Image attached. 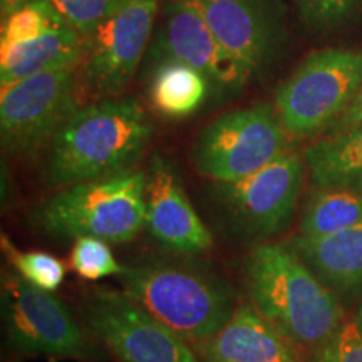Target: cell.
Returning a JSON list of instances; mask_svg holds the SVG:
<instances>
[{
  "mask_svg": "<svg viewBox=\"0 0 362 362\" xmlns=\"http://www.w3.org/2000/svg\"><path fill=\"white\" fill-rule=\"evenodd\" d=\"M79 104L78 67L30 76L0 89V141L7 155L34 156Z\"/></svg>",
  "mask_w": 362,
  "mask_h": 362,
  "instance_id": "obj_9",
  "label": "cell"
},
{
  "mask_svg": "<svg viewBox=\"0 0 362 362\" xmlns=\"http://www.w3.org/2000/svg\"><path fill=\"white\" fill-rule=\"evenodd\" d=\"M362 88V49L310 54L280 86L274 107L292 138H312L341 119Z\"/></svg>",
  "mask_w": 362,
  "mask_h": 362,
  "instance_id": "obj_5",
  "label": "cell"
},
{
  "mask_svg": "<svg viewBox=\"0 0 362 362\" xmlns=\"http://www.w3.org/2000/svg\"><path fill=\"white\" fill-rule=\"evenodd\" d=\"M111 243L94 237L74 238L71 250V269L86 280H101L111 275H119L123 265L112 255Z\"/></svg>",
  "mask_w": 362,
  "mask_h": 362,
  "instance_id": "obj_23",
  "label": "cell"
},
{
  "mask_svg": "<svg viewBox=\"0 0 362 362\" xmlns=\"http://www.w3.org/2000/svg\"><path fill=\"white\" fill-rule=\"evenodd\" d=\"M84 45L83 35L62 22L37 40L0 49V89L45 71L79 67Z\"/></svg>",
  "mask_w": 362,
  "mask_h": 362,
  "instance_id": "obj_17",
  "label": "cell"
},
{
  "mask_svg": "<svg viewBox=\"0 0 362 362\" xmlns=\"http://www.w3.org/2000/svg\"><path fill=\"white\" fill-rule=\"evenodd\" d=\"M62 22L66 21L51 0H33L2 19L0 49H11L37 40Z\"/></svg>",
  "mask_w": 362,
  "mask_h": 362,
  "instance_id": "obj_21",
  "label": "cell"
},
{
  "mask_svg": "<svg viewBox=\"0 0 362 362\" xmlns=\"http://www.w3.org/2000/svg\"><path fill=\"white\" fill-rule=\"evenodd\" d=\"M305 161L287 151L279 158L232 183H215L221 206L245 237L269 240L287 230L297 211L304 183Z\"/></svg>",
  "mask_w": 362,
  "mask_h": 362,
  "instance_id": "obj_11",
  "label": "cell"
},
{
  "mask_svg": "<svg viewBox=\"0 0 362 362\" xmlns=\"http://www.w3.org/2000/svg\"><path fill=\"white\" fill-rule=\"evenodd\" d=\"M291 247L334 292L362 296V223L317 240L293 237Z\"/></svg>",
  "mask_w": 362,
  "mask_h": 362,
  "instance_id": "obj_16",
  "label": "cell"
},
{
  "mask_svg": "<svg viewBox=\"0 0 362 362\" xmlns=\"http://www.w3.org/2000/svg\"><path fill=\"white\" fill-rule=\"evenodd\" d=\"M202 13L216 39L245 66L264 76L287 44L282 0H187Z\"/></svg>",
  "mask_w": 362,
  "mask_h": 362,
  "instance_id": "obj_13",
  "label": "cell"
},
{
  "mask_svg": "<svg viewBox=\"0 0 362 362\" xmlns=\"http://www.w3.org/2000/svg\"><path fill=\"white\" fill-rule=\"evenodd\" d=\"M71 27L88 37L107 17L119 11L128 0H51Z\"/></svg>",
  "mask_w": 362,
  "mask_h": 362,
  "instance_id": "obj_24",
  "label": "cell"
},
{
  "mask_svg": "<svg viewBox=\"0 0 362 362\" xmlns=\"http://www.w3.org/2000/svg\"><path fill=\"white\" fill-rule=\"evenodd\" d=\"M146 175L144 230L171 253L198 255L210 250L214 237L189 203L173 163L155 155Z\"/></svg>",
  "mask_w": 362,
  "mask_h": 362,
  "instance_id": "obj_14",
  "label": "cell"
},
{
  "mask_svg": "<svg viewBox=\"0 0 362 362\" xmlns=\"http://www.w3.org/2000/svg\"><path fill=\"white\" fill-rule=\"evenodd\" d=\"M153 128L134 98H112L79 106L54 134L42 165L51 188L134 168Z\"/></svg>",
  "mask_w": 362,
  "mask_h": 362,
  "instance_id": "obj_2",
  "label": "cell"
},
{
  "mask_svg": "<svg viewBox=\"0 0 362 362\" xmlns=\"http://www.w3.org/2000/svg\"><path fill=\"white\" fill-rule=\"evenodd\" d=\"M160 7L161 0H128L84 37L79 96L89 103L123 96L146 52Z\"/></svg>",
  "mask_w": 362,
  "mask_h": 362,
  "instance_id": "obj_8",
  "label": "cell"
},
{
  "mask_svg": "<svg viewBox=\"0 0 362 362\" xmlns=\"http://www.w3.org/2000/svg\"><path fill=\"white\" fill-rule=\"evenodd\" d=\"M119 288L189 346L205 342L232 319L233 287L197 255L146 257L123 265Z\"/></svg>",
  "mask_w": 362,
  "mask_h": 362,
  "instance_id": "obj_1",
  "label": "cell"
},
{
  "mask_svg": "<svg viewBox=\"0 0 362 362\" xmlns=\"http://www.w3.org/2000/svg\"><path fill=\"white\" fill-rule=\"evenodd\" d=\"M7 347L21 356L99 362L103 354L61 298L17 272L2 280Z\"/></svg>",
  "mask_w": 362,
  "mask_h": 362,
  "instance_id": "obj_6",
  "label": "cell"
},
{
  "mask_svg": "<svg viewBox=\"0 0 362 362\" xmlns=\"http://www.w3.org/2000/svg\"><path fill=\"white\" fill-rule=\"evenodd\" d=\"M83 314L90 332L123 362H202L188 342L121 288L89 291Z\"/></svg>",
  "mask_w": 362,
  "mask_h": 362,
  "instance_id": "obj_10",
  "label": "cell"
},
{
  "mask_svg": "<svg viewBox=\"0 0 362 362\" xmlns=\"http://www.w3.org/2000/svg\"><path fill=\"white\" fill-rule=\"evenodd\" d=\"M29 2H33V0H0V16H2V19H6L7 16L19 11L21 7L27 6Z\"/></svg>",
  "mask_w": 362,
  "mask_h": 362,
  "instance_id": "obj_28",
  "label": "cell"
},
{
  "mask_svg": "<svg viewBox=\"0 0 362 362\" xmlns=\"http://www.w3.org/2000/svg\"><path fill=\"white\" fill-rule=\"evenodd\" d=\"M151 66L149 101L163 116H189L210 98L206 81L193 67L173 59H161Z\"/></svg>",
  "mask_w": 362,
  "mask_h": 362,
  "instance_id": "obj_19",
  "label": "cell"
},
{
  "mask_svg": "<svg viewBox=\"0 0 362 362\" xmlns=\"http://www.w3.org/2000/svg\"><path fill=\"white\" fill-rule=\"evenodd\" d=\"M357 123H362V88L359 90V94H357L354 101L349 107H347V111L344 112L341 116V119L337 121L336 124L330 128V131H339V129H344V128H349V126H354Z\"/></svg>",
  "mask_w": 362,
  "mask_h": 362,
  "instance_id": "obj_27",
  "label": "cell"
},
{
  "mask_svg": "<svg viewBox=\"0 0 362 362\" xmlns=\"http://www.w3.org/2000/svg\"><path fill=\"white\" fill-rule=\"evenodd\" d=\"M304 161L314 187L362 193V123L330 131L305 149Z\"/></svg>",
  "mask_w": 362,
  "mask_h": 362,
  "instance_id": "obj_18",
  "label": "cell"
},
{
  "mask_svg": "<svg viewBox=\"0 0 362 362\" xmlns=\"http://www.w3.org/2000/svg\"><path fill=\"white\" fill-rule=\"evenodd\" d=\"M242 272L247 300L298 347L319 351L344 324L336 292L291 245L259 243Z\"/></svg>",
  "mask_w": 362,
  "mask_h": 362,
  "instance_id": "obj_3",
  "label": "cell"
},
{
  "mask_svg": "<svg viewBox=\"0 0 362 362\" xmlns=\"http://www.w3.org/2000/svg\"><path fill=\"white\" fill-rule=\"evenodd\" d=\"M149 62L173 59L193 67L206 81L216 101L237 96L252 79L245 66L216 39L202 13L187 0H166Z\"/></svg>",
  "mask_w": 362,
  "mask_h": 362,
  "instance_id": "obj_12",
  "label": "cell"
},
{
  "mask_svg": "<svg viewBox=\"0 0 362 362\" xmlns=\"http://www.w3.org/2000/svg\"><path fill=\"white\" fill-rule=\"evenodd\" d=\"M2 248L13 272L34 284L35 287L54 292L66 277V265L61 259L42 250H19L6 235H2Z\"/></svg>",
  "mask_w": 362,
  "mask_h": 362,
  "instance_id": "obj_22",
  "label": "cell"
},
{
  "mask_svg": "<svg viewBox=\"0 0 362 362\" xmlns=\"http://www.w3.org/2000/svg\"><path fill=\"white\" fill-rule=\"evenodd\" d=\"M287 131L270 104L233 110L208 123L194 139V170L214 183L255 173L287 151Z\"/></svg>",
  "mask_w": 362,
  "mask_h": 362,
  "instance_id": "obj_7",
  "label": "cell"
},
{
  "mask_svg": "<svg viewBox=\"0 0 362 362\" xmlns=\"http://www.w3.org/2000/svg\"><path fill=\"white\" fill-rule=\"evenodd\" d=\"M298 19L314 30H327L362 11V0H292Z\"/></svg>",
  "mask_w": 362,
  "mask_h": 362,
  "instance_id": "obj_25",
  "label": "cell"
},
{
  "mask_svg": "<svg viewBox=\"0 0 362 362\" xmlns=\"http://www.w3.org/2000/svg\"><path fill=\"white\" fill-rule=\"evenodd\" d=\"M192 349L202 362H304L297 344L248 300L238 302L220 332Z\"/></svg>",
  "mask_w": 362,
  "mask_h": 362,
  "instance_id": "obj_15",
  "label": "cell"
},
{
  "mask_svg": "<svg viewBox=\"0 0 362 362\" xmlns=\"http://www.w3.org/2000/svg\"><path fill=\"white\" fill-rule=\"evenodd\" d=\"M315 362H362V330L349 320L317 351Z\"/></svg>",
  "mask_w": 362,
  "mask_h": 362,
  "instance_id": "obj_26",
  "label": "cell"
},
{
  "mask_svg": "<svg viewBox=\"0 0 362 362\" xmlns=\"http://www.w3.org/2000/svg\"><path fill=\"white\" fill-rule=\"evenodd\" d=\"M146 171L129 168L59 188L35 208V228L54 238H101L128 243L144 230Z\"/></svg>",
  "mask_w": 362,
  "mask_h": 362,
  "instance_id": "obj_4",
  "label": "cell"
},
{
  "mask_svg": "<svg viewBox=\"0 0 362 362\" xmlns=\"http://www.w3.org/2000/svg\"><path fill=\"white\" fill-rule=\"evenodd\" d=\"M362 223V193L347 188L314 187L307 198L296 237L317 240Z\"/></svg>",
  "mask_w": 362,
  "mask_h": 362,
  "instance_id": "obj_20",
  "label": "cell"
},
{
  "mask_svg": "<svg viewBox=\"0 0 362 362\" xmlns=\"http://www.w3.org/2000/svg\"><path fill=\"white\" fill-rule=\"evenodd\" d=\"M352 322H354V324L357 325V327H359V329L362 330V304H361L359 309H357L354 319H352Z\"/></svg>",
  "mask_w": 362,
  "mask_h": 362,
  "instance_id": "obj_29",
  "label": "cell"
}]
</instances>
